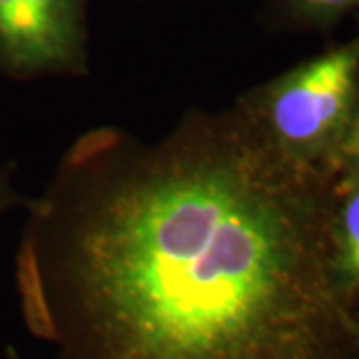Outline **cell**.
Wrapping results in <instances>:
<instances>
[{"instance_id":"52a82bcc","label":"cell","mask_w":359,"mask_h":359,"mask_svg":"<svg viewBox=\"0 0 359 359\" xmlns=\"http://www.w3.org/2000/svg\"><path fill=\"white\" fill-rule=\"evenodd\" d=\"M4 359H25L20 355V351L18 349H14L13 346H8L4 349Z\"/></svg>"},{"instance_id":"7a4b0ae2","label":"cell","mask_w":359,"mask_h":359,"mask_svg":"<svg viewBox=\"0 0 359 359\" xmlns=\"http://www.w3.org/2000/svg\"><path fill=\"white\" fill-rule=\"evenodd\" d=\"M359 102V40L335 46L244 94L238 106L280 152L334 174Z\"/></svg>"},{"instance_id":"5b68a950","label":"cell","mask_w":359,"mask_h":359,"mask_svg":"<svg viewBox=\"0 0 359 359\" xmlns=\"http://www.w3.org/2000/svg\"><path fill=\"white\" fill-rule=\"evenodd\" d=\"M359 8V0H269L266 18L271 25L327 28Z\"/></svg>"},{"instance_id":"6da1fadb","label":"cell","mask_w":359,"mask_h":359,"mask_svg":"<svg viewBox=\"0 0 359 359\" xmlns=\"http://www.w3.org/2000/svg\"><path fill=\"white\" fill-rule=\"evenodd\" d=\"M335 176L233 104L160 140L80 134L32 198L16 290L65 359H351L332 271Z\"/></svg>"},{"instance_id":"277c9868","label":"cell","mask_w":359,"mask_h":359,"mask_svg":"<svg viewBox=\"0 0 359 359\" xmlns=\"http://www.w3.org/2000/svg\"><path fill=\"white\" fill-rule=\"evenodd\" d=\"M332 271L347 302L359 294V178H335Z\"/></svg>"},{"instance_id":"ba28073f","label":"cell","mask_w":359,"mask_h":359,"mask_svg":"<svg viewBox=\"0 0 359 359\" xmlns=\"http://www.w3.org/2000/svg\"><path fill=\"white\" fill-rule=\"evenodd\" d=\"M355 353H359V321H358V339H355Z\"/></svg>"},{"instance_id":"3957f363","label":"cell","mask_w":359,"mask_h":359,"mask_svg":"<svg viewBox=\"0 0 359 359\" xmlns=\"http://www.w3.org/2000/svg\"><path fill=\"white\" fill-rule=\"evenodd\" d=\"M0 72L14 80L88 72V0H0Z\"/></svg>"},{"instance_id":"8992f818","label":"cell","mask_w":359,"mask_h":359,"mask_svg":"<svg viewBox=\"0 0 359 359\" xmlns=\"http://www.w3.org/2000/svg\"><path fill=\"white\" fill-rule=\"evenodd\" d=\"M32 202V198H26L14 188L11 180V170L0 166V214L14 210V208H26Z\"/></svg>"}]
</instances>
